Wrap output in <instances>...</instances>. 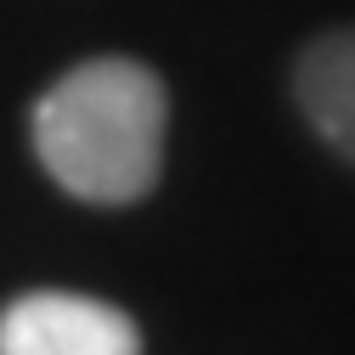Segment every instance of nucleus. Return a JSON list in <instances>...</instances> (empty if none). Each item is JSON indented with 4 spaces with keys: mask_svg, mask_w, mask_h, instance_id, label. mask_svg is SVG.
<instances>
[{
    "mask_svg": "<svg viewBox=\"0 0 355 355\" xmlns=\"http://www.w3.org/2000/svg\"><path fill=\"white\" fill-rule=\"evenodd\" d=\"M34 158L79 203H141L164 175L169 91L136 57H91L68 68L28 119Z\"/></svg>",
    "mask_w": 355,
    "mask_h": 355,
    "instance_id": "1",
    "label": "nucleus"
},
{
    "mask_svg": "<svg viewBox=\"0 0 355 355\" xmlns=\"http://www.w3.org/2000/svg\"><path fill=\"white\" fill-rule=\"evenodd\" d=\"M0 355H141V327L107 299L40 288L0 310Z\"/></svg>",
    "mask_w": 355,
    "mask_h": 355,
    "instance_id": "2",
    "label": "nucleus"
},
{
    "mask_svg": "<svg viewBox=\"0 0 355 355\" xmlns=\"http://www.w3.org/2000/svg\"><path fill=\"white\" fill-rule=\"evenodd\" d=\"M293 96L310 119V130L355 164V28H333L310 40L293 68Z\"/></svg>",
    "mask_w": 355,
    "mask_h": 355,
    "instance_id": "3",
    "label": "nucleus"
}]
</instances>
